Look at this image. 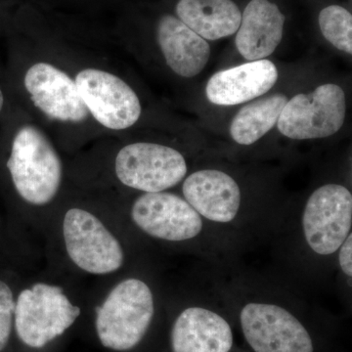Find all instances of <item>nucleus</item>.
<instances>
[{"label": "nucleus", "instance_id": "nucleus-1", "mask_svg": "<svg viewBox=\"0 0 352 352\" xmlns=\"http://www.w3.org/2000/svg\"><path fill=\"white\" fill-rule=\"evenodd\" d=\"M0 168L13 193L31 207L50 205L64 182L50 135L12 100L0 124Z\"/></svg>", "mask_w": 352, "mask_h": 352}, {"label": "nucleus", "instance_id": "nucleus-2", "mask_svg": "<svg viewBox=\"0 0 352 352\" xmlns=\"http://www.w3.org/2000/svg\"><path fill=\"white\" fill-rule=\"evenodd\" d=\"M129 215L147 237L190 248L201 258L226 261L239 247L173 192L141 194L132 203Z\"/></svg>", "mask_w": 352, "mask_h": 352}, {"label": "nucleus", "instance_id": "nucleus-3", "mask_svg": "<svg viewBox=\"0 0 352 352\" xmlns=\"http://www.w3.org/2000/svg\"><path fill=\"white\" fill-rule=\"evenodd\" d=\"M295 234L300 254L315 266L333 265L338 250L352 233V194L340 183H325L303 205Z\"/></svg>", "mask_w": 352, "mask_h": 352}, {"label": "nucleus", "instance_id": "nucleus-4", "mask_svg": "<svg viewBox=\"0 0 352 352\" xmlns=\"http://www.w3.org/2000/svg\"><path fill=\"white\" fill-rule=\"evenodd\" d=\"M182 197L207 221L239 245L266 234L245 206L239 182L217 168L193 171L182 182Z\"/></svg>", "mask_w": 352, "mask_h": 352}, {"label": "nucleus", "instance_id": "nucleus-5", "mask_svg": "<svg viewBox=\"0 0 352 352\" xmlns=\"http://www.w3.org/2000/svg\"><path fill=\"white\" fill-rule=\"evenodd\" d=\"M228 293L241 300V330L254 352H314L308 329L275 294L250 289Z\"/></svg>", "mask_w": 352, "mask_h": 352}, {"label": "nucleus", "instance_id": "nucleus-6", "mask_svg": "<svg viewBox=\"0 0 352 352\" xmlns=\"http://www.w3.org/2000/svg\"><path fill=\"white\" fill-rule=\"evenodd\" d=\"M155 300L152 287L142 278L129 277L115 285L95 314L102 346L120 352L135 349L154 320Z\"/></svg>", "mask_w": 352, "mask_h": 352}, {"label": "nucleus", "instance_id": "nucleus-7", "mask_svg": "<svg viewBox=\"0 0 352 352\" xmlns=\"http://www.w3.org/2000/svg\"><path fill=\"white\" fill-rule=\"evenodd\" d=\"M13 73L9 91L19 89L36 112L50 124L80 126L90 119L73 73L48 60H34Z\"/></svg>", "mask_w": 352, "mask_h": 352}, {"label": "nucleus", "instance_id": "nucleus-8", "mask_svg": "<svg viewBox=\"0 0 352 352\" xmlns=\"http://www.w3.org/2000/svg\"><path fill=\"white\" fill-rule=\"evenodd\" d=\"M82 310L58 285L38 282L16 298L14 330L30 349H43L75 324Z\"/></svg>", "mask_w": 352, "mask_h": 352}, {"label": "nucleus", "instance_id": "nucleus-9", "mask_svg": "<svg viewBox=\"0 0 352 352\" xmlns=\"http://www.w3.org/2000/svg\"><path fill=\"white\" fill-rule=\"evenodd\" d=\"M62 232L69 261L83 272L113 274L126 263L120 241L97 215L85 208L74 207L67 210Z\"/></svg>", "mask_w": 352, "mask_h": 352}, {"label": "nucleus", "instance_id": "nucleus-10", "mask_svg": "<svg viewBox=\"0 0 352 352\" xmlns=\"http://www.w3.org/2000/svg\"><path fill=\"white\" fill-rule=\"evenodd\" d=\"M120 184L141 193L168 191L188 175L182 152L154 142H133L120 148L113 161Z\"/></svg>", "mask_w": 352, "mask_h": 352}, {"label": "nucleus", "instance_id": "nucleus-11", "mask_svg": "<svg viewBox=\"0 0 352 352\" xmlns=\"http://www.w3.org/2000/svg\"><path fill=\"white\" fill-rule=\"evenodd\" d=\"M74 80L95 124L107 131H122L140 119L142 105L138 94L113 72L82 67L74 74Z\"/></svg>", "mask_w": 352, "mask_h": 352}, {"label": "nucleus", "instance_id": "nucleus-12", "mask_svg": "<svg viewBox=\"0 0 352 352\" xmlns=\"http://www.w3.org/2000/svg\"><path fill=\"white\" fill-rule=\"evenodd\" d=\"M346 116L344 89L340 85L327 83L289 99L277 126L284 136L293 140L327 138L342 129Z\"/></svg>", "mask_w": 352, "mask_h": 352}, {"label": "nucleus", "instance_id": "nucleus-13", "mask_svg": "<svg viewBox=\"0 0 352 352\" xmlns=\"http://www.w3.org/2000/svg\"><path fill=\"white\" fill-rule=\"evenodd\" d=\"M232 327L224 315L206 302L180 310L170 331L173 352H230Z\"/></svg>", "mask_w": 352, "mask_h": 352}, {"label": "nucleus", "instance_id": "nucleus-14", "mask_svg": "<svg viewBox=\"0 0 352 352\" xmlns=\"http://www.w3.org/2000/svg\"><path fill=\"white\" fill-rule=\"evenodd\" d=\"M277 80V67L270 60H258L214 74L206 95L215 105H238L263 96Z\"/></svg>", "mask_w": 352, "mask_h": 352}, {"label": "nucleus", "instance_id": "nucleus-15", "mask_svg": "<svg viewBox=\"0 0 352 352\" xmlns=\"http://www.w3.org/2000/svg\"><path fill=\"white\" fill-rule=\"evenodd\" d=\"M285 15L270 0H252L244 12L236 36V47L248 61L270 56L283 38Z\"/></svg>", "mask_w": 352, "mask_h": 352}, {"label": "nucleus", "instance_id": "nucleus-16", "mask_svg": "<svg viewBox=\"0 0 352 352\" xmlns=\"http://www.w3.org/2000/svg\"><path fill=\"white\" fill-rule=\"evenodd\" d=\"M157 41L166 65L182 78L198 76L210 60L207 41L175 16L164 15L160 19Z\"/></svg>", "mask_w": 352, "mask_h": 352}, {"label": "nucleus", "instance_id": "nucleus-17", "mask_svg": "<svg viewBox=\"0 0 352 352\" xmlns=\"http://www.w3.org/2000/svg\"><path fill=\"white\" fill-rule=\"evenodd\" d=\"M175 11L178 19L208 41L232 36L242 19L232 0H179Z\"/></svg>", "mask_w": 352, "mask_h": 352}, {"label": "nucleus", "instance_id": "nucleus-18", "mask_svg": "<svg viewBox=\"0 0 352 352\" xmlns=\"http://www.w3.org/2000/svg\"><path fill=\"white\" fill-rule=\"evenodd\" d=\"M288 100L286 95L277 94L248 104L241 109L231 122V138L243 146L258 142L276 126Z\"/></svg>", "mask_w": 352, "mask_h": 352}, {"label": "nucleus", "instance_id": "nucleus-19", "mask_svg": "<svg viewBox=\"0 0 352 352\" xmlns=\"http://www.w3.org/2000/svg\"><path fill=\"white\" fill-rule=\"evenodd\" d=\"M318 21L324 38L337 50L351 54V13L344 7L331 6L321 11Z\"/></svg>", "mask_w": 352, "mask_h": 352}, {"label": "nucleus", "instance_id": "nucleus-20", "mask_svg": "<svg viewBox=\"0 0 352 352\" xmlns=\"http://www.w3.org/2000/svg\"><path fill=\"white\" fill-rule=\"evenodd\" d=\"M16 296L13 289L0 279V352L8 346L14 330Z\"/></svg>", "mask_w": 352, "mask_h": 352}, {"label": "nucleus", "instance_id": "nucleus-21", "mask_svg": "<svg viewBox=\"0 0 352 352\" xmlns=\"http://www.w3.org/2000/svg\"><path fill=\"white\" fill-rule=\"evenodd\" d=\"M335 268L339 271L340 282L344 281L346 288L351 291L352 282V233L344 240L338 250L335 258Z\"/></svg>", "mask_w": 352, "mask_h": 352}, {"label": "nucleus", "instance_id": "nucleus-22", "mask_svg": "<svg viewBox=\"0 0 352 352\" xmlns=\"http://www.w3.org/2000/svg\"><path fill=\"white\" fill-rule=\"evenodd\" d=\"M10 104V92H9L7 83H6L3 78L0 76V124H1L2 120H3L4 116H6Z\"/></svg>", "mask_w": 352, "mask_h": 352}]
</instances>
